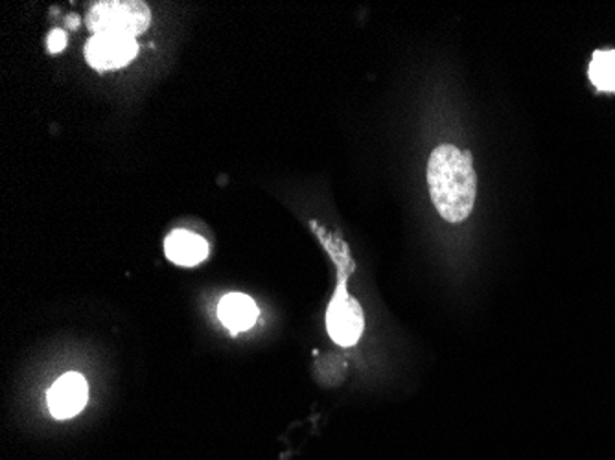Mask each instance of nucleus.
<instances>
[{"label": "nucleus", "mask_w": 615, "mask_h": 460, "mask_svg": "<svg viewBox=\"0 0 615 460\" xmlns=\"http://www.w3.org/2000/svg\"><path fill=\"white\" fill-rule=\"evenodd\" d=\"M428 186L442 219L464 222L474 211L478 190L472 155L452 144L435 147L428 161Z\"/></svg>", "instance_id": "obj_1"}, {"label": "nucleus", "mask_w": 615, "mask_h": 460, "mask_svg": "<svg viewBox=\"0 0 615 460\" xmlns=\"http://www.w3.org/2000/svg\"><path fill=\"white\" fill-rule=\"evenodd\" d=\"M152 21V13L139 0H104L91 8L88 27L94 35L133 38L141 35Z\"/></svg>", "instance_id": "obj_2"}, {"label": "nucleus", "mask_w": 615, "mask_h": 460, "mask_svg": "<svg viewBox=\"0 0 615 460\" xmlns=\"http://www.w3.org/2000/svg\"><path fill=\"white\" fill-rule=\"evenodd\" d=\"M328 334L341 347H352L363 334V311L350 297L345 284H339L327 311Z\"/></svg>", "instance_id": "obj_3"}, {"label": "nucleus", "mask_w": 615, "mask_h": 460, "mask_svg": "<svg viewBox=\"0 0 615 460\" xmlns=\"http://www.w3.org/2000/svg\"><path fill=\"white\" fill-rule=\"evenodd\" d=\"M139 52V44L133 38L116 35H93L85 47L89 65L99 71H111L127 65Z\"/></svg>", "instance_id": "obj_4"}, {"label": "nucleus", "mask_w": 615, "mask_h": 460, "mask_svg": "<svg viewBox=\"0 0 615 460\" xmlns=\"http://www.w3.org/2000/svg\"><path fill=\"white\" fill-rule=\"evenodd\" d=\"M88 398V381L82 374H65L49 390V409L52 417L66 420L82 412Z\"/></svg>", "instance_id": "obj_5"}, {"label": "nucleus", "mask_w": 615, "mask_h": 460, "mask_svg": "<svg viewBox=\"0 0 615 460\" xmlns=\"http://www.w3.org/2000/svg\"><path fill=\"white\" fill-rule=\"evenodd\" d=\"M164 253L177 266L194 267L207 258L208 245L197 234L174 231L164 242Z\"/></svg>", "instance_id": "obj_6"}, {"label": "nucleus", "mask_w": 615, "mask_h": 460, "mask_svg": "<svg viewBox=\"0 0 615 460\" xmlns=\"http://www.w3.org/2000/svg\"><path fill=\"white\" fill-rule=\"evenodd\" d=\"M218 317L225 328H229L230 331L249 330L258 319V308H256L255 300L247 295L230 293L227 297L222 298Z\"/></svg>", "instance_id": "obj_7"}, {"label": "nucleus", "mask_w": 615, "mask_h": 460, "mask_svg": "<svg viewBox=\"0 0 615 460\" xmlns=\"http://www.w3.org/2000/svg\"><path fill=\"white\" fill-rule=\"evenodd\" d=\"M588 74L599 91L615 92V50H597L590 63Z\"/></svg>", "instance_id": "obj_8"}, {"label": "nucleus", "mask_w": 615, "mask_h": 460, "mask_svg": "<svg viewBox=\"0 0 615 460\" xmlns=\"http://www.w3.org/2000/svg\"><path fill=\"white\" fill-rule=\"evenodd\" d=\"M66 47V35L65 32L61 30H52L49 35V50L52 54H58L61 50Z\"/></svg>", "instance_id": "obj_9"}, {"label": "nucleus", "mask_w": 615, "mask_h": 460, "mask_svg": "<svg viewBox=\"0 0 615 460\" xmlns=\"http://www.w3.org/2000/svg\"><path fill=\"white\" fill-rule=\"evenodd\" d=\"M78 24H80V19H78L76 16H72V17H69V19H66V27L76 28Z\"/></svg>", "instance_id": "obj_10"}]
</instances>
